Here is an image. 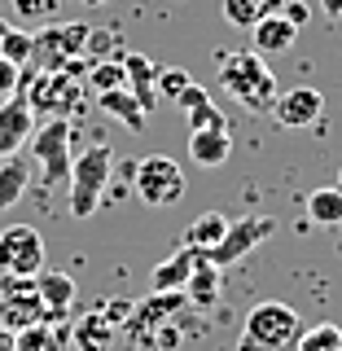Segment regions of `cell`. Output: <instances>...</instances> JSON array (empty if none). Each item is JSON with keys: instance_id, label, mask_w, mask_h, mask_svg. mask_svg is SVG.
Here are the masks:
<instances>
[{"instance_id": "28", "label": "cell", "mask_w": 342, "mask_h": 351, "mask_svg": "<svg viewBox=\"0 0 342 351\" xmlns=\"http://www.w3.org/2000/svg\"><path fill=\"white\" fill-rule=\"evenodd\" d=\"M294 351H342V329L338 325H312L299 334Z\"/></svg>"}, {"instance_id": "4", "label": "cell", "mask_w": 342, "mask_h": 351, "mask_svg": "<svg viewBox=\"0 0 342 351\" xmlns=\"http://www.w3.org/2000/svg\"><path fill=\"white\" fill-rule=\"evenodd\" d=\"M71 141H75L71 119H49L44 128L31 132V141H27V145H31V162L40 167L44 189H58V184L71 180V162H75Z\"/></svg>"}, {"instance_id": "38", "label": "cell", "mask_w": 342, "mask_h": 351, "mask_svg": "<svg viewBox=\"0 0 342 351\" xmlns=\"http://www.w3.org/2000/svg\"><path fill=\"white\" fill-rule=\"evenodd\" d=\"M5 27H9V22H5V18H0V31H5Z\"/></svg>"}, {"instance_id": "33", "label": "cell", "mask_w": 342, "mask_h": 351, "mask_svg": "<svg viewBox=\"0 0 342 351\" xmlns=\"http://www.w3.org/2000/svg\"><path fill=\"white\" fill-rule=\"evenodd\" d=\"M14 9H18L22 18H44L53 9V0H14Z\"/></svg>"}, {"instance_id": "9", "label": "cell", "mask_w": 342, "mask_h": 351, "mask_svg": "<svg viewBox=\"0 0 342 351\" xmlns=\"http://www.w3.org/2000/svg\"><path fill=\"white\" fill-rule=\"evenodd\" d=\"M272 233H277V219L272 215H241L237 224H228V233L219 237V246L206 250V259H211L215 268H228V263L246 259L255 246H263Z\"/></svg>"}, {"instance_id": "24", "label": "cell", "mask_w": 342, "mask_h": 351, "mask_svg": "<svg viewBox=\"0 0 342 351\" xmlns=\"http://www.w3.org/2000/svg\"><path fill=\"white\" fill-rule=\"evenodd\" d=\"M228 233V219L219 215V211H206V215H197L189 228H184V246H193V250H211L219 246V237Z\"/></svg>"}, {"instance_id": "6", "label": "cell", "mask_w": 342, "mask_h": 351, "mask_svg": "<svg viewBox=\"0 0 342 351\" xmlns=\"http://www.w3.org/2000/svg\"><path fill=\"white\" fill-rule=\"evenodd\" d=\"M84 22H49V27L31 31V71H58V66L84 58V44H88Z\"/></svg>"}, {"instance_id": "3", "label": "cell", "mask_w": 342, "mask_h": 351, "mask_svg": "<svg viewBox=\"0 0 342 351\" xmlns=\"http://www.w3.org/2000/svg\"><path fill=\"white\" fill-rule=\"evenodd\" d=\"M110 171H114V149H110L106 141H97V145H88L84 154H75L71 180H66V189H71V215L75 219H88L97 206H101V197L110 189Z\"/></svg>"}, {"instance_id": "25", "label": "cell", "mask_w": 342, "mask_h": 351, "mask_svg": "<svg viewBox=\"0 0 342 351\" xmlns=\"http://www.w3.org/2000/svg\"><path fill=\"white\" fill-rule=\"evenodd\" d=\"M184 123H189V132H228V114L211 101V93H206L197 106L184 110Z\"/></svg>"}, {"instance_id": "36", "label": "cell", "mask_w": 342, "mask_h": 351, "mask_svg": "<svg viewBox=\"0 0 342 351\" xmlns=\"http://www.w3.org/2000/svg\"><path fill=\"white\" fill-rule=\"evenodd\" d=\"M80 5H88V9H97V5H110V0H80Z\"/></svg>"}, {"instance_id": "31", "label": "cell", "mask_w": 342, "mask_h": 351, "mask_svg": "<svg viewBox=\"0 0 342 351\" xmlns=\"http://www.w3.org/2000/svg\"><path fill=\"white\" fill-rule=\"evenodd\" d=\"M14 93H22V66H14L9 58H0V101L14 97Z\"/></svg>"}, {"instance_id": "23", "label": "cell", "mask_w": 342, "mask_h": 351, "mask_svg": "<svg viewBox=\"0 0 342 351\" xmlns=\"http://www.w3.org/2000/svg\"><path fill=\"white\" fill-rule=\"evenodd\" d=\"M14 351H66V329L62 325H27L14 334Z\"/></svg>"}, {"instance_id": "10", "label": "cell", "mask_w": 342, "mask_h": 351, "mask_svg": "<svg viewBox=\"0 0 342 351\" xmlns=\"http://www.w3.org/2000/svg\"><path fill=\"white\" fill-rule=\"evenodd\" d=\"M325 114V97L316 93V88H290V93H277V106H272V119H277L281 128L290 132H303V128H316Z\"/></svg>"}, {"instance_id": "7", "label": "cell", "mask_w": 342, "mask_h": 351, "mask_svg": "<svg viewBox=\"0 0 342 351\" xmlns=\"http://www.w3.org/2000/svg\"><path fill=\"white\" fill-rule=\"evenodd\" d=\"M44 272V237L31 224H9L0 233V277H36Z\"/></svg>"}, {"instance_id": "21", "label": "cell", "mask_w": 342, "mask_h": 351, "mask_svg": "<svg viewBox=\"0 0 342 351\" xmlns=\"http://www.w3.org/2000/svg\"><path fill=\"white\" fill-rule=\"evenodd\" d=\"M97 101H101V114H110V119H119V123L123 128H132V132H141L145 128V110L136 106V97L127 93V88H110V93H101L97 97Z\"/></svg>"}, {"instance_id": "37", "label": "cell", "mask_w": 342, "mask_h": 351, "mask_svg": "<svg viewBox=\"0 0 342 351\" xmlns=\"http://www.w3.org/2000/svg\"><path fill=\"white\" fill-rule=\"evenodd\" d=\"M338 189H342V167H338Z\"/></svg>"}, {"instance_id": "2", "label": "cell", "mask_w": 342, "mask_h": 351, "mask_svg": "<svg viewBox=\"0 0 342 351\" xmlns=\"http://www.w3.org/2000/svg\"><path fill=\"white\" fill-rule=\"evenodd\" d=\"M303 334V321L290 303H255L246 312V325H241V347L237 351H294Z\"/></svg>"}, {"instance_id": "26", "label": "cell", "mask_w": 342, "mask_h": 351, "mask_svg": "<svg viewBox=\"0 0 342 351\" xmlns=\"http://www.w3.org/2000/svg\"><path fill=\"white\" fill-rule=\"evenodd\" d=\"M123 36L119 31H88V44H84V62H119L123 58Z\"/></svg>"}, {"instance_id": "32", "label": "cell", "mask_w": 342, "mask_h": 351, "mask_svg": "<svg viewBox=\"0 0 342 351\" xmlns=\"http://www.w3.org/2000/svg\"><path fill=\"white\" fill-rule=\"evenodd\" d=\"M281 18L285 22H290V27H307V18H312V5H303V0H285V5H281Z\"/></svg>"}, {"instance_id": "15", "label": "cell", "mask_w": 342, "mask_h": 351, "mask_svg": "<svg viewBox=\"0 0 342 351\" xmlns=\"http://www.w3.org/2000/svg\"><path fill=\"white\" fill-rule=\"evenodd\" d=\"M294 40H299V27H290L281 14H272V18H263V22H255V27H250V49H255L259 58L290 53Z\"/></svg>"}, {"instance_id": "13", "label": "cell", "mask_w": 342, "mask_h": 351, "mask_svg": "<svg viewBox=\"0 0 342 351\" xmlns=\"http://www.w3.org/2000/svg\"><path fill=\"white\" fill-rule=\"evenodd\" d=\"M123 88L136 97V106L145 114L158 110V66L145 53H123Z\"/></svg>"}, {"instance_id": "18", "label": "cell", "mask_w": 342, "mask_h": 351, "mask_svg": "<svg viewBox=\"0 0 342 351\" xmlns=\"http://www.w3.org/2000/svg\"><path fill=\"white\" fill-rule=\"evenodd\" d=\"M228 154H233L228 132H189V158L197 167H224Z\"/></svg>"}, {"instance_id": "17", "label": "cell", "mask_w": 342, "mask_h": 351, "mask_svg": "<svg viewBox=\"0 0 342 351\" xmlns=\"http://www.w3.org/2000/svg\"><path fill=\"white\" fill-rule=\"evenodd\" d=\"M206 250H193V246H180L171 259H162L158 268L149 272V285L154 290H184V281L193 277V268H197V259H202Z\"/></svg>"}, {"instance_id": "8", "label": "cell", "mask_w": 342, "mask_h": 351, "mask_svg": "<svg viewBox=\"0 0 342 351\" xmlns=\"http://www.w3.org/2000/svg\"><path fill=\"white\" fill-rule=\"evenodd\" d=\"M40 321H49V312L40 303L36 277H0V325L9 334H18V329L40 325Z\"/></svg>"}, {"instance_id": "29", "label": "cell", "mask_w": 342, "mask_h": 351, "mask_svg": "<svg viewBox=\"0 0 342 351\" xmlns=\"http://www.w3.org/2000/svg\"><path fill=\"white\" fill-rule=\"evenodd\" d=\"M0 58H9L14 66H27L31 62V31H22L9 22L5 31H0Z\"/></svg>"}, {"instance_id": "19", "label": "cell", "mask_w": 342, "mask_h": 351, "mask_svg": "<svg viewBox=\"0 0 342 351\" xmlns=\"http://www.w3.org/2000/svg\"><path fill=\"white\" fill-rule=\"evenodd\" d=\"M281 5H285V0H219L224 22H228V27H237V31H250L255 22L281 14Z\"/></svg>"}, {"instance_id": "14", "label": "cell", "mask_w": 342, "mask_h": 351, "mask_svg": "<svg viewBox=\"0 0 342 351\" xmlns=\"http://www.w3.org/2000/svg\"><path fill=\"white\" fill-rule=\"evenodd\" d=\"M36 290H40V303L44 312H49V325H62L66 312H71L75 303V277L71 272H36Z\"/></svg>"}, {"instance_id": "11", "label": "cell", "mask_w": 342, "mask_h": 351, "mask_svg": "<svg viewBox=\"0 0 342 351\" xmlns=\"http://www.w3.org/2000/svg\"><path fill=\"white\" fill-rule=\"evenodd\" d=\"M31 132H36V110L22 93L5 97L0 101V158H14V154L31 141Z\"/></svg>"}, {"instance_id": "12", "label": "cell", "mask_w": 342, "mask_h": 351, "mask_svg": "<svg viewBox=\"0 0 342 351\" xmlns=\"http://www.w3.org/2000/svg\"><path fill=\"white\" fill-rule=\"evenodd\" d=\"M127 312H132V303H106V307H97V312H88L80 321V329H75L80 347L84 351H106L110 338H114V329L127 321Z\"/></svg>"}, {"instance_id": "5", "label": "cell", "mask_w": 342, "mask_h": 351, "mask_svg": "<svg viewBox=\"0 0 342 351\" xmlns=\"http://www.w3.org/2000/svg\"><path fill=\"white\" fill-rule=\"evenodd\" d=\"M132 189L145 206H175L184 197V167L167 154H149L132 162Z\"/></svg>"}, {"instance_id": "34", "label": "cell", "mask_w": 342, "mask_h": 351, "mask_svg": "<svg viewBox=\"0 0 342 351\" xmlns=\"http://www.w3.org/2000/svg\"><path fill=\"white\" fill-rule=\"evenodd\" d=\"M316 5H321V14H325V18L342 22V0H316Z\"/></svg>"}, {"instance_id": "35", "label": "cell", "mask_w": 342, "mask_h": 351, "mask_svg": "<svg viewBox=\"0 0 342 351\" xmlns=\"http://www.w3.org/2000/svg\"><path fill=\"white\" fill-rule=\"evenodd\" d=\"M0 351H14V334H9L5 325H0Z\"/></svg>"}, {"instance_id": "20", "label": "cell", "mask_w": 342, "mask_h": 351, "mask_svg": "<svg viewBox=\"0 0 342 351\" xmlns=\"http://www.w3.org/2000/svg\"><path fill=\"white\" fill-rule=\"evenodd\" d=\"M31 184V162L27 158H0V211H9V206L22 202V193H27Z\"/></svg>"}, {"instance_id": "16", "label": "cell", "mask_w": 342, "mask_h": 351, "mask_svg": "<svg viewBox=\"0 0 342 351\" xmlns=\"http://www.w3.org/2000/svg\"><path fill=\"white\" fill-rule=\"evenodd\" d=\"M219 294H224V268H215L211 259H197V268H193V277L184 281V299H189V307H215L219 303Z\"/></svg>"}, {"instance_id": "30", "label": "cell", "mask_w": 342, "mask_h": 351, "mask_svg": "<svg viewBox=\"0 0 342 351\" xmlns=\"http://www.w3.org/2000/svg\"><path fill=\"white\" fill-rule=\"evenodd\" d=\"M193 80H189V71L184 66H158V101H171L175 106V97L184 93Z\"/></svg>"}, {"instance_id": "22", "label": "cell", "mask_w": 342, "mask_h": 351, "mask_svg": "<svg viewBox=\"0 0 342 351\" xmlns=\"http://www.w3.org/2000/svg\"><path fill=\"white\" fill-rule=\"evenodd\" d=\"M303 206H307V219H312V224H325V228H338L342 224V189H338V184L312 189Z\"/></svg>"}, {"instance_id": "27", "label": "cell", "mask_w": 342, "mask_h": 351, "mask_svg": "<svg viewBox=\"0 0 342 351\" xmlns=\"http://www.w3.org/2000/svg\"><path fill=\"white\" fill-rule=\"evenodd\" d=\"M84 84H88V93H110V88H123V58L119 62H88V71H84Z\"/></svg>"}, {"instance_id": "1", "label": "cell", "mask_w": 342, "mask_h": 351, "mask_svg": "<svg viewBox=\"0 0 342 351\" xmlns=\"http://www.w3.org/2000/svg\"><path fill=\"white\" fill-rule=\"evenodd\" d=\"M219 88H224L228 97L250 110V114H272V106H277V75L268 71V58H259L255 49L246 53H219Z\"/></svg>"}]
</instances>
